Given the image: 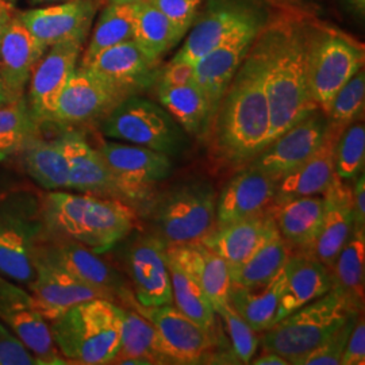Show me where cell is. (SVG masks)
<instances>
[{
    "mask_svg": "<svg viewBox=\"0 0 365 365\" xmlns=\"http://www.w3.org/2000/svg\"><path fill=\"white\" fill-rule=\"evenodd\" d=\"M269 130L265 56L259 33L222 96L206 140L218 163L245 167L269 144Z\"/></svg>",
    "mask_w": 365,
    "mask_h": 365,
    "instance_id": "obj_1",
    "label": "cell"
},
{
    "mask_svg": "<svg viewBox=\"0 0 365 365\" xmlns=\"http://www.w3.org/2000/svg\"><path fill=\"white\" fill-rule=\"evenodd\" d=\"M269 106V143L315 108L309 87L310 26L284 16L260 31Z\"/></svg>",
    "mask_w": 365,
    "mask_h": 365,
    "instance_id": "obj_2",
    "label": "cell"
},
{
    "mask_svg": "<svg viewBox=\"0 0 365 365\" xmlns=\"http://www.w3.org/2000/svg\"><path fill=\"white\" fill-rule=\"evenodd\" d=\"M41 203L46 230L96 253L128 238L137 220L135 210L117 199L51 191Z\"/></svg>",
    "mask_w": 365,
    "mask_h": 365,
    "instance_id": "obj_3",
    "label": "cell"
},
{
    "mask_svg": "<svg viewBox=\"0 0 365 365\" xmlns=\"http://www.w3.org/2000/svg\"><path fill=\"white\" fill-rule=\"evenodd\" d=\"M122 310L105 298L87 300L51 322L57 351L71 363L111 364L120 344Z\"/></svg>",
    "mask_w": 365,
    "mask_h": 365,
    "instance_id": "obj_4",
    "label": "cell"
},
{
    "mask_svg": "<svg viewBox=\"0 0 365 365\" xmlns=\"http://www.w3.org/2000/svg\"><path fill=\"white\" fill-rule=\"evenodd\" d=\"M217 192L206 179H190L152 196L145 212L152 233L168 247L202 241L215 226Z\"/></svg>",
    "mask_w": 365,
    "mask_h": 365,
    "instance_id": "obj_5",
    "label": "cell"
},
{
    "mask_svg": "<svg viewBox=\"0 0 365 365\" xmlns=\"http://www.w3.org/2000/svg\"><path fill=\"white\" fill-rule=\"evenodd\" d=\"M45 232L42 203L34 192L0 191V274L29 286L36 274V249Z\"/></svg>",
    "mask_w": 365,
    "mask_h": 365,
    "instance_id": "obj_6",
    "label": "cell"
},
{
    "mask_svg": "<svg viewBox=\"0 0 365 365\" xmlns=\"http://www.w3.org/2000/svg\"><path fill=\"white\" fill-rule=\"evenodd\" d=\"M354 310L336 288L300 307L264 331V351L284 357L289 364L300 361L327 339Z\"/></svg>",
    "mask_w": 365,
    "mask_h": 365,
    "instance_id": "obj_7",
    "label": "cell"
},
{
    "mask_svg": "<svg viewBox=\"0 0 365 365\" xmlns=\"http://www.w3.org/2000/svg\"><path fill=\"white\" fill-rule=\"evenodd\" d=\"M101 130L107 138L170 157L180 155L188 144L187 133L163 106L138 95L120 101L101 120Z\"/></svg>",
    "mask_w": 365,
    "mask_h": 365,
    "instance_id": "obj_8",
    "label": "cell"
},
{
    "mask_svg": "<svg viewBox=\"0 0 365 365\" xmlns=\"http://www.w3.org/2000/svg\"><path fill=\"white\" fill-rule=\"evenodd\" d=\"M364 68V46L329 27L310 26L309 87L325 114L336 93Z\"/></svg>",
    "mask_w": 365,
    "mask_h": 365,
    "instance_id": "obj_9",
    "label": "cell"
},
{
    "mask_svg": "<svg viewBox=\"0 0 365 365\" xmlns=\"http://www.w3.org/2000/svg\"><path fill=\"white\" fill-rule=\"evenodd\" d=\"M133 209L145 210L153 188L173 170L172 158L145 146L105 143L98 148Z\"/></svg>",
    "mask_w": 365,
    "mask_h": 365,
    "instance_id": "obj_10",
    "label": "cell"
},
{
    "mask_svg": "<svg viewBox=\"0 0 365 365\" xmlns=\"http://www.w3.org/2000/svg\"><path fill=\"white\" fill-rule=\"evenodd\" d=\"M265 24L264 14L253 16L194 66V80L203 92L209 108V129L223 93Z\"/></svg>",
    "mask_w": 365,
    "mask_h": 365,
    "instance_id": "obj_11",
    "label": "cell"
},
{
    "mask_svg": "<svg viewBox=\"0 0 365 365\" xmlns=\"http://www.w3.org/2000/svg\"><path fill=\"white\" fill-rule=\"evenodd\" d=\"M125 302L155 327L170 364H199L218 344L212 331L199 327L173 304L145 307L135 302L131 292Z\"/></svg>",
    "mask_w": 365,
    "mask_h": 365,
    "instance_id": "obj_12",
    "label": "cell"
},
{
    "mask_svg": "<svg viewBox=\"0 0 365 365\" xmlns=\"http://www.w3.org/2000/svg\"><path fill=\"white\" fill-rule=\"evenodd\" d=\"M0 322L33 353L38 364H66L57 351L49 322L39 313L31 294L0 274Z\"/></svg>",
    "mask_w": 365,
    "mask_h": 365,
    "instance_id": "obj_13",
    "label": "cell"
},
{
    "mask_svg": "<svg viewBox=\"0 0 365 365\" xmlns=\"http://www.w3.org/2000/svg\"><path fill=\"white\" fill-rule=\"evenodd\" d=\"M168 245L153 233L134 237L125 250L134 299L145 307L173 304Z\"/></svg>",
    "mask_w": 365,
    "mask_h": 365,
    "instance_id": "obj_14",
    "label": "cell"
},
{
    "mask_svg": "<svg viewBox=\"0 0 365 365\" xmlns=\"http://www.w3.org/2000/svg\"><path fill=\"white\" fill-rule=\"evenodd\" d=\"M327 129V114L315 108L272 140L247 165L279 180L313 156L324 143Z\"/></svg>",
    "mask_w": 365,
    "mask_h": 365,
    "instance_id": "obj_15",
    "label": "cell"
},
{
    "mask_svg": "<svg viewBox=\"0 0 365 365\" xmlns=\"http://www.w3.org/2000/svg\"><path fill=\"white\" fill-rule=\"evenodd\" d=\"M259 14L260 9L252 0H209L203 13L197 14L182 48L172 60L195 66L235 29Z\"/></svg>",
    "mask_w": 365,
    "mask_h": 365,
    "instance_id": "obj_16",
    "label": "cell"
},
{
    "mask_svg": "<svg viewBox=\"0 0 365 365\" xmlns=\"http://www.w3.org/2000/svg\"><path fill=\"white\" fill-rule=\"evenodd\" d=\"M125 98L128 95L78 66L58 98L52 123L72 126L102 120Z\"/></svg>",
    "mask_w": 365,
    "mask_h": 365,
    "instance_id": "obj_17",
    "label": "cell"
},
{
    "mask_svg": "<svg viewBox=\"0 0 365 365\" xmlns=\"http://www.w3.org/2000/svg\"><path fill=\"white\" fill-rule=\"evenodd\" d=\"M83 42L73 38L53 45L33 69L27 103L39 125L52 123L58 98L78 68Z\"/></svg>",
    "mask_w": 365,
    "mask_h": 365,
    "instance_id": "obj_18",
    "label": "cell"
},
{
    "mask_svg": "<svg viewBox=\"0 0 365 365\" xmlns=\"http://www.w3.org/2000/svg\"><path fill=\"white\" fill-rule=\"evenodd\" d=\"M37 252L81 283L103 292L108 300L125 299L130 292L111 265L102 260L96 252L76 241L61 238L49 245H38Z\"/></svg>",
    "mask_w": 365,
    "mask_h": 365,
    "instance_id": "obj_19",
    "label": "cell"
},
{
    "mask_svg": "<svg viewBox=\"0 0 365 365\" xmlns=\"http://www.w3.org/2000/svg\"><path fill=\"white\" fill-rule=\"evenodd\" d=\"M158 64V60L150 58L134 39H129L107 48L83 68L131 96L156 83L160 75Z\"/></svg>",
    "mask_w": 365,
    "mask_h": 365,
    "instance_id": "obj_20",
    "label": "cell"
},
{
    "mask_svg": "<svg viewBox=\"0 0 365 365\" xmlns=\"http://www.w3.org/2000/svg\"><path fill=\"white\" fill-rule=\"evenodd\" d=\"M36 274L27 286L37 304L39 313L48 322H52L78 303L96 298H106L105 294L54 265L41 256L36 249L34 256Z\"/></svg>",
    "mask_w": 365,
    "mask_h": 365,
    "instance_id": "obj_21",
    "label": "cell"
},
{
    "mask_svg": "<svg viewBox=\"0 0 365 365\" xmlns=\"http://www.w3.org/2000/svg\"><path fill=\"white\" fill-rule=\"evenodd\" d=\"M96 9L93 0H66L19 14L16 18L41 45L49 49L66 39H86Z\"/></svg>",
    "mask_w": 365,
    "mask_h": 365,
    "instance_id": "obj_22",
    "label": "cell"
},
{
    "mask_svg": "<svg viewBox=\"0 0 365 365\" xmlns=\"http://www.w3.org/2000/svg\"><path fill=\"white\" fill-rule=\"evenodd\" d=\"M60 140L69 164L71 191L117 199L128 205L126 196L98 148H93L78 131H66L60 135Z\"/></svg>",
    "mask_w": 365,
    "mask_h": 365,
    "instance_id": "obj_23",
    "label": "cell"
},
{
    "mask_svg": "<svg viewBox=\"0 0 365 365\" xmlns=\"http://www.w3.org/2000/svg\"><path fill=\"white\" fill-rule=\"evenodd\" d=\"M277 180L262 170L244 167L217 195L215 226L261 214L274 205Z\"/></svg>",
    "mask_w": 365,
    "mask_h": 365,
    "instance_id": "obj_24",
    "label": "cell"
},
{
    "mask_svg": "<svg viewBox=\"0 0 365 365\" xmlns=\"http://www.w3.org/2000/svg\"><path fill=\"white\" fill-rule=\"evenodd\" d=\"M321 195L324 199L322 221L306 253L321 261L330 271L354 226L352 185L336 175Z\"/></svg>",
    "mask_w": 365,
    "mask_h": 365,
    "instance_id": "obj_25",
    "label": "cell"
},
{
    "mask_svg": "<svg viewBox=\"0 0 365 365\" xmlns=\"http://www.w3.org/2000/svg\"><path fill=\"white\" fill-rule=\"evenodd\" d=\"M46 48L34 38L18 18H11L0 39V80L10 102L24 91Z\"/></svg>",
    "mask_w": 365,
    "mask_h": 365,
    "instance_id": "obj_26",
    "label": "cell"
},
{
    "mask_svg": "<svg viewBox=\"0 0 365 365\" xmlns=\"http://www.w3.org/2000/svg\"><path fill=\"white\" fill-rule=\"evenodd\" d=\"M167 252L205 292L215 313H222L229 307L230 269L220 255L200 241L170 245Z\"/></svg>",
    "mask_w": 365,
    "mask_h": 365,
    "instance_id": "obj_27",
    "label": "cell"
},
{
    "mask_svg": "<svg viewBox=\"0 0 365 365\" xmlns=\"http://www.w3.org/2000/svg\"><path fill=\"white\" fill-rule=\"evenodd\" d=\"M274 232L277 227L268 209L250 218L214 227L200 242L233 268L248 260Z\"/></svg>",
    "mask_w": 365,
    "mask_h": 365,
    "instance_id": "obj_28",
    "label": "cell"
},
{
    "mask_svg": "<svg viewBox=\"0 0 365 365\" xmlns=\"http://www.w3.org/2000/svg\"><path fill=\"white\" fill-rule=\"evenodd\" d=\"M341 129L329 125L324 143L313 156L277 180L274 203L295 197L321 195L336 176L334 153Z\"/></svg>",
    "mask_w": 365,
    "mask_h": 365,
    "instance_id": "obj_29",
    "label": "cell"
},
{
    "mask_svg": "<svg viewBox=\"0 0 365 365\" xmlns=\"http://www.w3.org/2000/svg\"><path fill=\"white\" fill-rule=\"evenodd\" d=\"M331 287L333 280L327 267L306 252H292L286 264V282L276 312V322L324 297Z\"/></svg>",
    "mask_w": 365,
    "mask_h": 365,
    "instance_id": "obj_30",
    "label": "cell"
},
{
    "mask_svg": "<svg viewBox=\"0 0 365 365\" xmlns=\"http://www.w3.org/2000/svg\"><path fill=\"white\" fill-rule=\"evenodd\" d=\"M284 282L286 265L271 280L257 286L247 287L232 282L229 304L256 333H264L276 324V312Z\"/></svg>",
    "mask_w": 365,
    "mask_h": 365,
    "instance_id": "obj_31",
    "label": "cell"
},
{
    "mask_svg": "<svg viewBox=\"0 0 365 365\" xmlns=\"http://www.w3.org/2000/svg\"><path fill=\"white\" fill-rule=\"evenodd\" d=\"M280 235L292 249L306 252L318 233L324 212L322 195L304 196L274 203L269 207Z\"/></svg>",
    "mask_w": 365,
    "mask_h": 365,
    "instance_id": "obj_32",
    "label": "cell"
},
{
    "mask_svg": "<svg viewBox=\"0 0 365 365\" xmlns=\"http://www.w3.org/2000/svg\"><path fill=\"white\" fill-rule=\"evenodd\" d=\"M27 175L48 191L69 190V164L58 138L43 140L37 134L19 152Z\"/></svg>",
    "mask_w": 365,
    "mask_h": 365,
    "instance_id": "obj_33",
    "label": "cell"
},
{
    "mask_svg": "<svg viewBox=\"0 0 365 365\" xmlns=\"http://www.w3.org/2000/svg\"><path fill=\"white\" fill-rule=\"evenodd\" d=\"M111 364H170L155 327L137 310H122L120 344Z\"/></svg>",
    "mask_w": 365,
    "mask_h": 365,
    "instance_id": "obj_34",
    "label": "cell"
},
{
    "mask_svg": "<svg viewBox=\"0 0 365 365\" xmlns=\"http://www.w3.org/2000/svg\"><path fill=\"white\" fill-rule=\"evenodd\" d=\"M156 87L160 105L182 126V130L199 138H206L209 108L195 80L184 84L156 81Z\"/></svg>",
    "mask_w": 365,
    "mask_h": 365,
    "instance_id": "obj_35",
    "label": "cell"
},
{
    "mask_svg": "<svg viewBox=\"0 0 365 365\" xmlns=\"http://www.w3.org/2000/svg\"><path fill=\"white\" fill-rule=\"evenodd\" d=\"M333 287L354 310L364 309L365 227L353 226L345 245L330 268Z\"/></svg>",
    "mask_w": 365,
    "mask_h": 365,
    "instance_id": "obj_36",
    "label": "cell"
},
{
    "mask_svg": "<svg viewBox=\"0 0 365 365\" xmlns=\"http://www.w3.org/2000/svg\"><path fill=\"white\" fill-rule=\"evenodd\" d=\"M292 247L277 230L248 260L244 261L238 267L229 268L230 280L247 287L265 283L284 268L289 256L292 255Z\"/></svg>",
    "mask_w": 365,
    "mask_h": 365,
    "instance_id": "obj_37",
    "label": "cell"
},
{
    "mask_svg": "<svg viewBox=\"0 0 365 365\" xmlns=\"http://www.w3.org/2000/svg\"><path fill=\"white\" fill-rule=\"evenodd\" d=\"M140 3H110L106 7L101 14L80 66H87L95 56L107 48L133 39Z\"/></svg>",
    "mask_w": 365,
    "mask_h": 365,
    "instance_id": "obj_38",
    "label": "cell"
},
{
    "mask_svg": "<svg viewBox=\"0 0 365 365\" xmlns=\"http://www.w3.org/2000/svg\"><path fill=\"white\" fill-rule=\"evenodd\" d=\"M182 38V34L153 4L146 0L140 3L133 39L150 58L160 61Z\"/></svg>",
    "mask_w": 365,
    "mask_h": 365,
    "instance_id": "obj_39",
    "label": "cell"
},
{
    "mask_svg": "<svg viewBox=\"0 0 365 365\" xmlns=\"http://www.w3.org/2000/svg\"><path fill=\"white\" fill-rule=\"evenodd\" d=\"M168 253V252H167ZM172 298L175 306L192 319L199 327L214 333L215 329V310L210 303L209 298L196 284L195 282L185 274L180 265L168 255Z\"/></svg>",
    "mask_w": 365,
    "mask_h": 365,
    "instance_id": "obj_40",
    "label": "cell"
},
{
    "mask_svg": "<svg viewBox=\"0 0 365 365\" xmlns=\"http://www.w3.org/2000/svg\"><path fill=\"white\" fill-rule=\"evenodd\" d=\"M39 134V123L25 98L0 106V161L10 158Z\"/></svg>",
    "mask_w": 365,
    "mask_h": 365,
    "instance_id": "obj_41",
    "label": "cell"
},
{
    "mask_svg": "<svg viewBox=\"0 0 365 365\" xmlns=\"http://www.w3.org/2000/svg\"><path fill=\"white\" fill-rule=\"evenodd\" d=\"M365 126L363 117L353 120L339 134L334 153V172L349 182L364 170Z\"/></svg>",
    "mask_w": 365,
    "mask_h": 365,
    "instance_id": "obj_42",
    "label": "cell"
},
{
    "mask_svg": "<svg viewBox=\"0 0 365 365\" xmlns=\"http://www.w3.org/2000/svg\"><path fill=\"white\" fill-rule=\"evenodd\" d=\"M365 75L361 68L333 98L327 110L329 125L344 130L353 120L364 115Z\"/></svg>",
    "mask_w": 365,
    "mask_h": 365,
    "instance_id": "obj_43",
    "label": "cell"
},
{
    "mask_svg": "<svg viewBox=\"0 0 365 365\" xmlns=\"http://www.w3.org/2000/svg\"><path fill=\"white\" fill-rule=\"evenodd\" d=\"M218 315L221 317L225 330L232 341L235 359L238 363L250 364V360L259 349L257 333L249 327L238 313H235L230 304Z\"/></svg>",
    "mask_w": 365,
    "mask_h": 365,
    "instance_id": "obj_44",
    "label": "cell"
},
{
    "mask_svg": "<svg viewBox=\"0 0 365 365\" xmlns=\"http://www.w3.org/2000/svg\"><path fill=\"white\" fill-rule=\"evenodd\" d=\"M363 312L352 313L327 339H324L313 352L309 353L300 365H337L351 336L357 317Z\"/></svg>",
    "mask_w": 365,
    "mask_h": 365,
    "instance_id": "obj_45",
    "label": "cell"
},
{
    "mask_svg": "<svg viewBox=\"0 0 365 365\" xmlns=\"http://www.w3.org/2000/svg\"><path fill=\"white\" fill-rule=\"evenodd\" d=\"M163 14L182 37L197 18L202 0H146Z\"/></svg>",
    "mask_w": 365,
    "mask_h": 365,
    "instance_id": "obj_46",
    "label": "cell"
},
{
    "mask_svg": "<svg viewBox=\"0 0 365 365\" xmlns=\"http://www.w3.org/2000/svg\"><path fill=\"white\" fill-rule=\"evenodd\" d=\"M36 356L13 331L0 322V365H37Z\"/></svg>",
    "mask_w": 365,
    "mask_h": 365,
    "instance_id": "obj_47",
    "label": "cell"
},
{
    "mask_svg": "<svg viewBox=\"0 0 365 365\" xmlns=\"http://www.w3.org/2000/svg\"><path fill=\"white\" fill-rule=\"evenodd\" d=\"M339 364H365V324L363 313H360L356 319V324L351 331Z\"/></svg>",
    "mask_w": 365,
    "mask_h": 365,
    "instance_id": "obj_48",
    "label": "cell"
},
{
    "mask_svg": "<svg viewBox=\"0 0 365 365\" xmlns=\"http://www.w3.org/2000/svg\"><path fill=\"white\" fill-rule=\"evenodd\" d=\"M352 185L353 217L354 226L365 227V178L361 172L357 175Z\"/></svg>",
    "mask_w": 365,
    "mask_h": 365,
    "instance_id": "obj_49",
    "label": "cell"
},
{
    "mask_svg": "<svg viewBox=\"0 0 365 365\" xmlns=\"http://www.w3.org/2000/svg\"><path fill=\"white\" fill-rule=\"evenodd\" d=\"M250 363L255 365H288L287 360L284 357H282L280 354L274 352H268L265 351L264 354H261L259 357H253L250 360Z\"/></svg>",
    "mask_w": 365,
    "mask_h": 365,
    "instance_id": "obj_50",
    "label": "cell"
},
{
    "mask_svg": "<svg viewBox=\"0 0 365 365\" xmlns=\"http://www.w3.org/2000/svg\"><path fill=\"white\" fill-rule=\"evenodd\" d=\"M10 19H11V14L0 11V39H1V36L4 33V29L7 26V24L10 22Z\"/></svg>",
    "mask_w": 365,
    "mask_h": 365,
    "instance_id": "obj_51",
    "label": "cell"
},
{
    "mask_svg": "<svg viewBox=\"0 0 365 365\" xmlns=\"http://www.w3.org/2000/svg\"><path fill=\"white\" fill-rule=\"evenodd\" d=\"M10 103V99L7 96V92L4 90L3 84H1V80H0V106L7 105Z\"/></svg>",
    "mask_w": 365,
    "mask_h": 365,
    "instance_id": "obj_52",
    "label": "cell"
},
{
    "mask_svg": "<svg viewBox=\"0 0 365 365\" xmlns=\"http://www.w3.org/2000/svg\"><path fill=\"white\" fill-rule=\"evenodd\" d=\"M356 9H359L360 11H364L365 0H349Z\"/></svg>",
    "mask_w": 365,
    "mask_h": 365,
    "instance_id": "obj_53",
    "label": "cell"
},
{
    "mask_svg": "<svg viewBox=\"0 0 365 365\" xmlns=\"http://www.w3.org/2000/svg\"><path fill=\"white\" fill-rule=\"evenodd\" d=\"M33 4H51V3H60L66 0H30Z\"/></svg>",
    "mask_w": 365,
    "mask_h": 365,
    "instance_id": "obj_54",
    "label": "cell"
},
{
    "mask_svg": "<svg viewBox=\"0 0 365 365\" xmlns=\"http://www.w3.org/2000/svg\"><path fill=\"white\" fill-rule=\"evenodd\" d=\"M11 6H9L7 3H4L3 0H0V11L1 13H7V14H11Z\"/></svg>",
    "mask_w": 365,
    "mask_h": 365,
    "instance_id": "obj_55",
    "label": "cell"
},
{
    "mask_svg": "<svg viewBox=\"0 0 365 365\" xmlns=\"http://www.w3.org/2000/svg\"><path fill=\"white\" fill-rule=\"evenodd\" d=\"M140 1H144V0H110V3H119V4H123V3H140Z\"/></svg>",
    "mask_w": 365,
    "mask_h": 365,
    "instance_id": "obj_56",
    "label": "cell"
},
{
    "mask_svg": "<svg viewBox=\"0 0 365 365\" xmlns=\"http://www.w3.org/2000/svg\"><path fill=\"white\" fill-rule=\"evenodd\" d=\"M3 1H4V3H7V4H9V6H11V7H13L14 4H15V1H16V0H3Z\"/></svg>",
    "mask_w": 365,
    "mask_h": 365,
    "instance_id": "obj_57",
    "label": "cell"
},
{
    "mask_svg": "<svg viewBox=\"0 0 365 365\" xmlns=\"http://www.w3.org/2000/svg\"><path fill=\"white\" fill-rule=\"evenodd\" d=\"M289 1H299V0H289Z\"/></svg>",
    "mask_w": 365,
    "mask_h": 365,
    "instance_id": "obj_58",
    "label": "cell"
}]
</instances>
